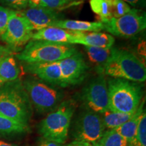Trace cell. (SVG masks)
<instances>
[{
	"instance_id": "obj_3",
	"label": "cell",
	"mask_w": 146,
	"mask_h": 146,
	"mask_svg": "<svg viewBox=\"0 0 146 146\" xmlns=\"http://www.w3.org/2000/svg\"><path fill=\"white\" fill-rule=\"evenodd\" d=\"M109 110L133 114L138 109L143 96V87L139 83L122 78H110L107 81Z\"/></svg>"
},
{
	"instance_id": "obj_7",
	"label": "cell",
	"mask_w": 146,
	"mask_h": 146,
	"mask_svg": "<svg viewBox=\"0 0 146 146\" xmlns=\"http://www.w3.org/2000/svg\"><path fill=\"white\" fill-rule=\"evenodd\" d=\"M105 127L100 114L85 108L76 116L70 127L74 141L95 145L103 135Z\"/></svg>"
},
{
	"instance_id": "obj_15",
	"label": "cell",
	"mask_w": 146,
	"mask_h": 146,
	"mask_svg": "<svg viewBox=\"0 0 146 146\" xmlns=\"http://www.w3.org/2000/svg\"><path fill=\"white\" fill-rule=\"evenodd\" d=\"M76 36V44L84 46L111 48L115 39L111 35L101 32H74Z\"/></svg>"
},
{
	"instance_id": "obj_21",
	"label": "cell",
	"mask_w": 146,
	"mask_h": 146,
	"mask_svg": "<svg viewBox=\"0 0 146 146\" xmlns=\"http://www.w3.org/2000/svg\"><path fill=\"white\" fill-rule=\"evenodd\" d=\"M86 53L89 59L93 63L100 66L101 72L104 65L108 60L111 54V48H102V47L85 46ZM102 73V72H101Z\"/></svg>"
},
{
	"instance_id": "obj_28",
	"label": "cell",
	"mask_w": 146,
	"mask_h": 146,
	"mask_svg": "<svg viewBox=\"0 0 146 146\" xmlns=\"http://www.w3.org/2000/svg\"><path fill=\"white\" fill-rule=\"evenodd\" d=\"M14 10L0 5V37L4 33L10 16Z\"/></svg>"
},
{
	"instance_id": "obj_31",
	"label": "cell",
	"mask_w": 146,
	"mask_h": 146,
	"mask_svg": "<svg viewBox=\"0 0 146 146\" xmlns=\"http://www.w3.org/2000/svg\"><path fill=\"white\" fill-rule=\"evenodd\" d=\"M10 55H13V52L10 48L0 45V61L6 56H10Z\"/></svg>"
},
{
	"instance_id": "obj_4",
	"label": "cell",
	"mask_w": 146,
	"mask_h": 146,
	"mask_svg": "<svg viewBox=\"0 0 146 146\" xmlns=\"http://www.w3.org/2000/svg\"><path fill=\"white\" fill-rule=\"evenodd\" d=\"M77 52V49L72 44L31 39L16 57L23 63L54 62Z\"/></svg>"
},
{
	"instance_id": "obj_12",
	"label": "cell",
	"mask_w": 146,
	"mask_h": 146,
	"mask_svg": "<svg viewBox=\"0 0 146 146\" xmlns=\"http://www.w3.org/2000/svg\"><path fill=\"white\" fill-rule=\"evenodd\" d=\"M25 70L45 83L63 87L59 61L44 63H23Z\"/></svg>"
},
{
	"instance_id": "obj_17",
	"label": "cell",
	"mask_w": 146,
	"mask_h": 146,
	"mask_svg": "<svg viewBox=\"0 0 146 146\" xmlns=\"http://www.w3.org/2000/svg\"><path fill=\"white\" fill-rule=\"evenodd\" d=\"M143 105L144 102L142 101L141 104L139 105L138 109L137 110L135 113L133 114L132 117L123 125L114 129L127 139L129 145L133 141L135 135L140 117H141V115L143 111Z\"/></svg>"
},
{
	"instance_id": "obj_10",
	"label": "cell",
	"mask_w": 146,
	"mask_h": 146,
	"mask_svg": "<svg viewBox=\"0 0 146 146\" xmlns=\"http://www.w3.org/2000/svg\"><path fill=\"white\" fill-rule=\"evenodd\" d=\"M81 98L85 108L100 114L108 110V91L104 73H100L87 84L82 90Z\"/></svg>"
},
{
	"instance_id": "obj_6",
	"label": "cell",
	"mask_w": 146,
	"mask_h": 146,
	"mask_svg": "<svg viewBox=\"0 0 146 146\" xmlns=\"http://www.w3.org/2000/svg\"><path fill=\"white\" fill-rule=\"evenodd\" d=\"M32 106L40 114L53 112L63 102L64 94L58 87L47 83L34 76L23 82Z\"/></svg>"
},
{
	"instance_id": "obj_5",
	"label": "cell",
	"mask_w": 146,
	"mask_h": 146,
	"mask_svg": "<svg viewBox=\"0 0 146 146\" xmlns=\"http://www.w3.org/2000/svg\"><path fill=\"white\" fill-rule=\"evenodd\" d=\"M76 105L72 100H66L40 122L39 131L42 138L64 144L68 138Z\"/></svg>"
},
{
	"instance_id": "obj_25",
	"label": "cell",
	"mask_w": 146,
	"mask_h": 146,
	"mask_svg": "<svg viewBox=\"0 0 146 146\" xmlns=\"http://www.w3.org/2000/svg\"><path fill=\"white\" fill-rule=\"evenodd\" d=\"M129 146H146V114L145 110L140 117L135 135Z\"/></svg>"
},
{
	"instance_id": "obj_1",
	"label": "cell",
	"mask_w": 146,
	"mask_h": 146,
	"mask_svg": "<svg viewBox=\"0 0 146 146\" xmlns=\"http://www.w3.org/2000/svg\"><path fill=\"white\" fill-rule=\"evenodd\" d=\"M0 113L29 125L33 114V106L23 81L18 79L6 82L0 87Z\"/></svg>"
},
{
	"instance_id": "obj_23",
	"label": "cell",
	"mask_w": 146,
	"mask_h": 146,
	"mask_svg": "<svg viewBox=\"0 0 146 146\" xmlns=\"http://www.w3.org/2000/svg\"><path fill=\"white\" fill-rule=\"evenodd\" d=\"M113 0H90L91 10L98 16L99 19L112 18Z\"/></svg>"
},
{
	"instance_id": "obj_27",
	"label": "cell",
	"mask_w": 146,
	"mask_h": 146,
	"mask_svg": "<svg viewBox=\"0 0 146 146\" xmlns=\"http://www.w3.org/2000/svg\"><path fill=\"white\" fill-rule=\"evenodd\" d=\"M0 3L18 12L26 10L29 7V0H0Z\"/></svg>"
},
{
	"instance_id": "obj_19",
	"label": "cell",
	"mask_w": 146,
	"mask_h": 146,
	"mask_svg": "<svg viewBox=\"0 0 146 146\" xmlns=\"http://www.w3.org/2000/svg\"><path fill=\"white\" fill-rule=\"evenodd\" d=\"M127 114L108 110L102 114V119L105 128L108 129H115L128 121L135 114Z\"/></svg>"
},
{
	"instance_id": "obj_32",
	"label": "cell",
	"mask_w": 146,
	"mask_h": 146,
	"mask_svg": "<svg viewBox=\"0 0 146 146\" xmlns=\"http://www.w3.org/2000/svg\"><path fill=\"white\" fill-rule=\"evenodd\" d=\"M66 146H94L92 144L86 143V142H82V141H73L71 143H68Z\"/></svg>"
},
{
	"instance_id": "obj_18",
	"label": "cell",
	"mask_w": 146,
	"mask_h": 146,
	"mask_svg": "<svg viewBox=\"0 0 146 146\" xmlns=\"http://www.w3.org/2000/svg\"><path fill=\"white\" fill-rule=\"evenodd\" d=\"M20 68L13 55L6 56L0 61V80L5 83L18 79Z\"/></svg>"
},
{
	"instance_id": "obj_13",
	"label": "cell",
	"mask_w": 146,
	"mask_h": 146,
	"mask_svg": "<svg viewBox=\"0 0 146 146\" xmlns=\"http://www.w3.org/2000/svg\"><path fill=\"white\" fill-rule=\"evenodd\" d=\"M19 13L27 19L35 31L52 27L56 22L62 20L63 16L57 10L41 8H29Z\"/></svg>"
},
{
	"instance_id": "obj_30",
	"label": "cell",
	"mask_w": 146,
	"mask_h": 146,
	"mask_svg": "<svg viewBox=\"0 0 146 146\" xmlns=\"http://www.w3.org/2000/svg\"><path fill=\"white\" fill-rule=\"evenodd\" d=\"M37 146H64V144L57 143L56 141H50V140L45 139L41 138L39 140Z\"/></svg>"
},
{
	"instance_id": "obj_8",
	"label": "cell",
	"mask_w": 146,
	"mask_h": 146,
	"mask_svg": "<svg viewBox=\"0 0 146 146\" xmlns=\"http://www.w3.org/2000/svg\"><path fill=\"white\" fill-rule=\"evenodd\" d=\"M99 20L103 24L104 30L119 37H133L146 28L145 13L137 9H131L119 18Z\"/></svg>"
},
{
	"instance_id": "obj_2",
	"label": "cell",
	"mask_w": 146,
	"mask_h": 146,
	"mask_svg": "<svg viewBox=\"0 0 146 146\" xmlns=\"http://www.w3.org/2000/svg\"><path fill=\"white\" fill-rule=\"evenodd\" d=\"M102 73L111 78H122L136 83L146 79L145 66L133 53L112 47L111 54L104 65Z\"/></svg>"
},
{
	"instance_id": "obj_20",
	"label": "cell",
	"mask_w": 146,
	"mask_h": 146,
	"mask_svg": "<svg viewBox=\"0 0 146 146\" xmlns=\"http://www.w3.org/2000/svg\"><path fill=\"white\" fill-rule=\"evenodd\" d=\"M29 129V125L18 123L0 113V135H10L21 134L26 133Z\"/></svg>"
},
{
	"instance_id": "obj_16",
	"label": "cell",
	"mask_w": 146,
	"mask_h": 146,
	"mask_svg": "<svg viewBox=\"0 0 146 146\" xmlns=\"http://www.w3.org/2000/svg\"><path fill=\"white\" fill-rule=\"evenodd\" d=\"M72 32H100L104 30V25L101 22H87L75 20H60L52 25Z\"/></svg>"
},
{
	"instance_id": "obj_29",
	"label": "cell",
	"mask_w": 146,
	"mask_h": 146,
	"mask_svg": "<svg viewBox=\"0 0 146 146\" xmlns=\"http://www.w3.org/2000/svg\"><path fill=\"white\" fill-rule=\"evenodd\" d=\"M123 1L135 8H143L146 5V0H123Z\"/></svg>"
},
{
	"instance_id": "obj_22",
	"label": "cell",
	"mask_w": 146,
	"mask_h": 146,
	"mask_svg": "<svg viewBox=\"0 0 146 146\" xmlns=\"http://www.w3.org/2000/svg\"><path fill=\"white\" fill-rule=\"evenodd\" d=\"M94 146H129L125 138L114 129L105 131L103 135Z\"/></svg>"
},
{
	"instance_id": "obj_26",
	"label": "cell",
	"mask_w": 146,
	"mask_h": 146,
	"mask_svg": "<svg viewBox=\"0 0 146 146\" xmlns=\"http://www.w3.org/2000/svg\"><path fill=\"white\" fill-rule=\"evenodd\" d=\"M131 7L123 0H113L112 18H119L131 10Z\"/></svg>"
},
{
	"instance_id": "obj_24",
	"label": "cell",
	"mask_w": 146,
	"mask_h": 146,
	"mask_svg": "<svg viewBox=\"0 0 146 146\" xmlns=\"http://www.w3.org/2000/svg\"><path fill=\"white\" fill-rule=\"evenodd\" d=\"M74 2V0H29V8L41 7L57 10Z\"/></svg>"
},
{
	"instance_id": "obj_14",
	"label": "cell",
	"mask_w": 146,
	"mask_h": 146,
	"mask_svg": "<svg viewBox=\"0 0 146 146\" xmlns=\"http://www.w3.org/2000/svg\"><path fill=\"white\" fill-rule=\"evenodd\" d=\"M32 39L43 40L57 43L76 44V36L74 32L58 27H46L36 31L33 35Z\"/></svg>"
},
{
	"instance_id": "obj_34",
	"label": "cell",
	"mask_w": 146,
	"mask_h": 146,
	"mask_svg": "<svg viewBox=\"0 0 146 146\" xmlns=\"http://www.w3.org/2000/svg\"><path fill=\"white\" fill-rule=\"evenodd\" d=\"M4 83H5V82H3V81H1V80H0V87L2 86V85H3Z\"/></svg>"
},
{
	"instance_id": "obj_11",
	"label": "cell",
	"mask_w": 146,
	"mask_h": 146,
	"mask_svg": "<svg viewBox=\"0 0 146 146\" xmlns=\"http://www.w3.org/2000/svg\"><path fill=\"white\" fill-rule=\"evenodd\" d=\"M59 64L63 87L74 86L82 83L89 70L83 54L78 52L60 60Z\"/></svg>"
},
{
	"instance_id": "obj_33",
	"label": "cell",
	"mask_w": 146,
	"mask_h": 146,
	"mask_svg": "<svg viewBox=\"0 0 146 146\" xmlns=\"http://www.w3.org/2000/svg\"><path fill=\"white\" fill-rule=\"evenodd\" d=\"M0 146H18V145H16V144L10 143H8V142H5V141L0 140Z\"/></svg>"
},
{
	"instance_id": "obj_9",
	"label": "cell",
	"mask_w": 146,
	"mask_h": 146,
	"mask_svg": "<svg viewBox=\"0 0 146 146\" xmlns=\"http://www.w3.org/2000/svg\"><path fill=\"white\" fill-rule=\"evenodd\" d=\"M33 29L18 11L14 10L1 39L12 52L21 50L32 39Z\"/></svg>"
}]
</instances>
